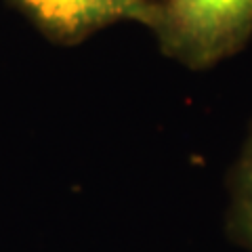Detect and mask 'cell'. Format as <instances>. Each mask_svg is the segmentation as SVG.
I'll use <instances>...</instances> for the list:
<instances>
[{
  "mask_svg": "<svg viewBox=\"0 0 252 252\" xmlns=\"http://www.w3.org/2000/svg\"><path fill=\"white\" fill-rule=\"evenodd\" d=\"M227 233L240 248L252 252V128L231 175Z\"/></svg>",
  "mask_w": 252,
  "mask_h": 252,
  "instance_id": "3957f363",
  "label": "cell"
},
{
  "mask_svg": "<svg viewBox=\"0 0 252 252\" xmlns=\"http://www.w3.org/2000/svg\"><path fill=\"white\" fill-rule=\"evenodd\" d=\"M152 32L166 57L208 69L250 40L252 0H158Z\"/></svg>",
  "mask_w": 252,
  "mask_h": 252,
  "instance_id": "6da1fadb",
  "label": "cell"
},
{
  "mask_svg": "<svg viewBox=\"0 0 252 252\" xmlns=\"http://www.w3.org/2000/svg\"><path fill=\"white\" fill-rule=\"evenodd\" d=\"M21 15L59 44H78L94 32L120 21L152 30L158 0H11Z\"/></svg>",
  "mask_w": 252,
  "mask_h": 252,
  "instance_id": "7a4b0ae2",
  "label": "cell"
}]
</instances>
